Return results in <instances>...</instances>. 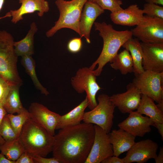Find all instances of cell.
<instances>
[{"label":"cell","mask_w":163,"mask_h":163,"mask_svg":"<svg viewBox=\"0 0 163 163\" xmlns=\"http://www.w3.org/2000/svg\"><path fill=\"white\" fill-rule=\"evenodd\" d=\"M158 148L157 143L150 139L135 142L122 158L123 163H144L151 158L155 159Z\"/></svg>","instance_id":"11"},{"label":"cell","mask_w":163,"mask_h":163,"mask_svg":"<svg viewBox=\"0 0 163 163\" xmlns=\"http://www.w3.org/2000/svg\"><path fill=\"white\" fill-rule=\"evenodd\" d=\"M10 86L0 75V105H3Z\"/></svg>","instance_id":"33"},{"label":"cell","mask_w":163,"mask_h":163,"mask_svg":"<svg viewBox=\"0 0 163 163\" xmlns=\"http://www.w3.org/2000/svg\"><path fill=\"white\" fill-rule=\"evenodd\" d=\"M135 76L132 83L142 94L150 97L158 104L163 103V72L145 70Z\"/></svg>","instance_id":"7"},{"label":"cell","mask_w":163,"mask_h":163,"mask_svg":"<svg viewBox=\"0 0 163 163\" xmlns=\"http://www.w3.org/2000/svg\"><path fill=\"white\" fill-rule=\"evenodd\" d=\"M140 43L144 70L163 72V44Z\"/></svg>","instance_id":"15"},{"label":"cell","mask_w":163,"mask_h":163,"mask_svg":"<svg viewBox=\"0 0 163 163\" xmlns=\"http://www.w3.org/2000/svg\"><path fill=\"white\" fill-rule=\"evenodd\" d=\"M88 0H56L55 4L59 13L54 25L46 33L48 37H52L59 30L71 29L79 34V23L82 11Z\"/></svg>","instance_id":"5"},{"label":"cell","mask_w":163,"mask_h":163,"mask_svg":"<svg viewBox=\"0 0 163 163\" xmlns=\"http://www.w3.org/2000/svg\"><path fill=\"white\" fill-rule=\"evenodd\" d=\"M14 42L10 33L0 30V75L9 86H21L22 81L17 68L18 56L15 52Z\"/></svg>","instance_id":"4"},{"label":"cell","mask_w":163,"mask_h":163,"mask_svg":"<svg viewBox=\"0 0 163 163\" xmlns=\"http://www.w3.org/2000/svg\"><path fill=\"white\" fill-rule=\"evenodd\" d=\"M37 30L36 23L33 22L30 24V29L26 36L19 41H14L15 52L18 56H32L34 54V37Z\"/></svg>","instance_id":"21"},{"label":"cell","mask_w":163,"mask_h":163,"mask_svg":"<svg viewBox=\"0 0 163 163\" xmlns=\"http://www.w3.org/2000/svg\"><path fill=\"white\" fill-rule=\"evenodd\" d=\"M98 103L90 111L85 112L84 123L94 124L101 128L109 134L113 124L114 109L116 107L111 101L110 97L102 94L97 97Z\"/></svg>","instance_id":"6"},{"label":"cell","mask_w":163,"mask_h":163,"mask_svg":"<svg viewBox=\"0 0 163 163\" xmlns=\"http://www.w3.org/2000/svg\"><path fill=\"white\" fill-rule=\"evenodd\" d=\"M95 136L93 143L85 163H100L113 155V146L109 134L101 128L94 125Z\"/></svg>","instance_id":"10"},{"label":"cell","mask_w":163,"mask_h":163,"mask_svg":"<svg viewBox=\"0 0 163 163\" xmlns=\"http://www.w3.org/2000/svg\"><path fill=\"white\" fill-rule=\"evenodd\" d=\"M94 24L95 30L99 31L103 41L100 56L89 67L97 76L101 75L105 65L114 58L123 45L133 36L131 30L117 31L111 24L104 22H94Z\"/></svg>","instance_id":"2"},{"label":"cell","mask_w":163,"mask_h":163,"mask_svg":"<svg viewBox=\"0 0 163 163\" xmlns=\"http://www.w3.org/2000/svg\"><path fill=\"white\" fill-rule=\"evenodd\" d=\"M7 114L2 105H0V126L4 117ZM5 141L0 136V145L3 144Z\"/></svg>","instance_id":"37"},{"label":"cell","mask_w":163,"mask_h":163,"mask_svg":"<svg viewBox=\"0 0 163 163\" xmlns=\"http://www.w3.org/2000/svg\"><path fill=\"white\" fill-rule=\"evenodd\" d=\"M0 136L5 141L13 140L18 137L14 131L7 114L3 118L0 125Z\"/></svg>","instance_id":"29"},{"label":"cell","mask_w":163,"mask_h":163,"mask_svg":"<svg viewBox=\"0 0 163 163\" xmlns=\"http://www.w3.org/2000/svg\"><path fill=\"white\" fill-rule=\"evenodd\" d=\"M96 80L97 76L93 70L87 67L80 68L71 79L72 87L79 94L86 92L88 103V107L90 110L97 105L96 96L101 89Z\"/></svg>","instance_id":"8"},{"label":"cell","mask_w":163,"mask_h":163,"mask_svg":"<svg viewBox=\"0 0 163 163\" xmlns=\"http://www.w3.org/2000/svg\"><path fill=\"white\" fill-rule=\"evenodd\" d=\"M104 12L96 4L88 0L83 8L79 23V34L80 37H84L88 43L91 30L96 18Z\"/></svg>","instance_id":"16"},{"label":"cell","mask_w":163,"mask_h":163,"mask_svg":"<svg viewBox=\"0 0 163 163\" xmlns=\"http://www.w3.org/2000/svg\"><path fill=\"white\" fill-rule=\"evenodd\" d=\"M18 139L25 152L32 157H46L52 152L54 136L30 117L23 125Z\"/></svg>","instance_id":"3"},{"label":"cell","mask_w":163,"mask_h":163,"mask_svg":"<svg viewBox=\"0 0 163 163\" xmlns=\"http://www.w3.org/2000/svg\"><path fill=\"white\" fill-rule=\"evenodd\" d=\"M7 115L14 131L18 137L23 125L30 117L28 111L25 108L21 113L17 115L7 113Z\"/></svg>","instance_id":"28"},{"label":"cell","mask_w":163,"mask_h":163,"mask_svg":"<svg viewBox=\"0 0 163 163\" xmlns=\"http://www.w3.org/2000/svg\"><path fill=\"white\" fill-rule=\"evenodd\" d=\"M81 38V37L74 38L69 41L67 48L69 52L72 53H76L81 50L82 46Z\"/></svg>","instance_id":"32"},{"label":"cell","mask_w":163,"mask_h":163,"mask_svg":"<svg viewBox=\"0 0 163 163\" xmlns=\"http://www.w3.org/2000/svg\"><path fill=\"white\" fill-rule=\"evenodd\" d=\"M126 89L125 92L113 94L110 97L112 103L123 114L129 113L137 110L141 97L140 91L132 83L128 85Z\"/></svg>","instance_id":"12"},{"label":"cell","mask_w":163,"mask_h":163,"mask_svg":"<svg viewBox=\"0 0 163 163\" xmlns=\"http://www.w3.org/2000/svg\"><path fill=\"white\" fill-rule=\"evenodd\" d=\"M102 163H124L122 158L114 155L106 158L102 162Z\"/></svg>","instance_id":"36"},{"label":"cell","mask_w":163,"mask_h":163,"mask_svg":"<svg viewBox=\"0 0 163 163\" xmlns=\"http://www.w3.org/2000/svg\"><path fill=\"white\" fill-rule=\"evenodd\" d=\"M109 135L113 155L117 157L128 151L135 142L136 136L120 128L112 130Z\"/></svg>","instance_id":"19"},{"label":"cell","mask_w":163,"mask_h":163,"mask_svg":"<svg viewBox=\"0 0 163 163\" xmlns=\"http://www.w3.org/2000/svg\"><path fill=\"white\" fill-rule=\"evenodd\" d=\"M154 126L158 130L159 133L161 135L162 140H163V123H155Z\"/></svg>","instance_id":"40"},{"label":"cell","mask_w":163,"mask_h":163,"mask_svg":"<svg viewBox=\"0 0 163 163\" xmlns=\"http://www.w3.org/2000/svg\"><path fill=\"white\" fill-rule=\"evenodd\" d=\"M156 163H163V148L160 147L158 154L155 159Z\"/></svg>","instance_id":"38"},{"label":"cell","mask_w":163,"mask_h":163,"mask_svg":"<svg viewBox=\"0 0 163 163\" xmlns=\"http://www.w3.org/2000/svg\"><path fill=\"white\" fill-rule=\"evenodd\" d=\"M0 163H15V161L8 159L4 155L1 153H0Z\"/></svg>","instance_id":"39"},{"label":"cell","mask_w":163,"mask_h":163,"mask_svg":"<svg viewBox=\"0 0 163 163\" xmlns=\"http://www.w3.org/2000/svg\"><path fill=\"white\" fill-rule=\"evenodd\" d=\"M31 118L54 136L60 115L49 110L43 105L33 102L28 110Z\"/></svg>","instance_id":"14"},{"label":"cell","mask_w":163,"mask_h":163,"mask_svg":"<svg viewBox=\"0 0 163 163\" xmlns=\"http://www.w3.org/2000/svg\"><path fill=\"white\" fill-rule=\"evenodd\" d=\"M46 157L36 156L33 157L34 163H61L57 158L53 157L47 158Z\"/></svg>","instance_id":"34"},{"label":"cell","mask_w":163,"mask_h":163,"mask_svg":"<svg viewBox=\"0 0 163 163\" xmlns=\"http://www.w3.org/2000/svg\"><path fill=\"white\" fill-rule=\"evenodd\" d=\"M143 14L142 9L137 5L133 4L125 9L111 12L110 17L115 24L133 26L139 24L143 18Z\"/></svg>","instance_id":"18"},{"label":"cell","mask_w":163,"mask_h":163,"mask_svg":"<svg viewBox=\"0 0 163 163\" xmlns=\"http://www.w3.org/2000/svg\"><path fill=\"white\" fill-rule=\"evenodd\" d=\"M98 5L102 9L109 10L111 12L117 11L123 8L121 0H88Z\"/></svg>","instance_id":"31"},{"label":"cell","mask_w":163,"mask_h":163,"mask_svg":"<svg viewBox=\"0 0 163 163\" xmlns=\"http://www.w3.org/2000/svg\"><path fill=\"white\" fill-rule=\"evenodd\" d=\"M20 86H10L3 106L7 113L19 114L25 109L21 102L19 93Z\"/></svg>","instance_id":"24"},{"label":"cell","mask_w":163,"mask_h":163,"mask_svg":"<svg viewBox=\"0 0 163 163\" xmlns=\"http://www.w3.org/2000/svg\"><path fill=\"white\" fill-rule=\"evenodd\" d=\"M143 14L151 17L163 19V7L153 3H146L142 9Z\"/></svg>","instance_id":"30"},{"label":"cell","mask_w":163,"mask_h":163,"mask_svg":"<svg viewBox=\"0 0 163 163\" xmlns=\"http://www.w3.org/2000/svg\"><path fill=\"white\" fill-rule=\"evenodd\" d=\"M146 3H151L163 6V0H145Z\"/></svg>","instance_id":"41"},{"label":"cell","mask_w":163,"mask_h":163,"mask_svg":"<svg viewBox=\"0 0 163 163\" xmlns=\"http://www.w3.org/2000/svg\"><path fill=\"white\" fill-rule=\"evenodd\" d=\"M59 129L54 136L53 157L61 163H85L94 141L93 124L83 123Z\"/></svg>","instance_id":"1"},{"label":"cell","mask_w":163,"mask_h":163,"mask_svg":"<svg viewBox=\"0 0 163 163\" xmlns=\"http://www.w3.org/2000/svg\"><path fill=\"white\" fill-rule=\"evenodd\" d=\"M154 125L155 123L150 118L143 116L137 111L130 112L129 116L118 125L119 128L136 137H141L150 132L151 126Z\"/></svg>","instance_id":"13"},{"label":"cell","mask_w":163,"mask_h":163,"mask_svg":"<svg viewBox=\"0 0 163 163\" xmlns=\"http://www.w3.org/2000/svg\"><path fill=\"white\" fill-rule=\"evenodd\" d=\"M86 97L78 105L68 113L60 116L56 129L72 126L81 123L83 120L85 109L88 105Z\"/></svg>","instance_id":"20"},{"label":"cell","mask_w":163,"mask_h":163,"mask_svg":"<svg viewBox=\"0 0 163 163\" xmlns=\"http://www.w3.org/2000/svg\"><path fill=\"white\" fill-rule=\"evenodd\" d=\"M19 2L21 4L20 7L9 11L12 17L11 21L14 24L22 20L25 14L37 11L38 16L41 17L49 10V3L46 0H19Z\"/></svg>","instance_id":"17"},{"label":"cell","mask_w":163,"mask_h":163,"mask_svg":"<svg viewBox=\"0 0 163 163\" xmlns=\"http://www.w3.org/2000/svg\"><path fill=\"white\" fill-rule=\"evenodd\" d=\"M5 0H0V11L2 10L3 6ZM11 17L10 12H8L6 13V15L2 17H0V19L5 18L6 17Z\"/></svg>","instance_id":"42"},{"label":"cell","mask_w":163,"mask_h":163,"mask_svg":"<svg viewBox=\"0 0 163 163\" xmlns=\"http://www.w3.org/2000/svg\"><path fill=\"white\" fill-rule=\"evenodd\" d=\"M137 111L149 117L155 123H163V112L158 108L152 99L146 95H141Z\"/></svg>","instance_id":"22"},{"label":"cell","mask_w":163,"mask_h":163,"mask_svg":"<svg viewBox=\"0 0 163 163\" xmlns=\"http://www.w3.org/2000/svg\"><path fill=\"white\" fill-rule=\"evenodd\" d=\"M111 67L119 70L123 75L133 72V64L131 56L128 51L125 49L117 54L110 62Z\"/></svg>","instance_id":"25"},{"label":"cell","mask_w":163,"mask_h":163,"mask_svg":"<svg viewBox=\"0 0 163 163\" xmlns=\"http://www.w3.org/2000/svg\"><path fill=\"white\" fill-rule=\"evenodd\" d=\"M15 163H34V162L33 157L25 152L15 161Z\"/></svg>","instance_id":"35"},{"label":"cell","mask_w":163,"mask_h":163,"mask_svg":"<svg viewBox=\"0 0 163 163\" xmlns=\"http://www.w3.org/2000/svg\"><path fill=\"white\" fill-rule=\"evenodd\" d=\"M133 36L142 42L163 44V19L144 15L138 24L131 30Z\"/></svg>","instance_id":"9"},{"label":"cell","mask_w":163,"mask_h":163,"mask_svg":"<svg viewBox=\"0 0 163 163\" xmlns=\"http://www.w3.org/2000/svg\"><path fill=\"white\" fill-rule=\"evenodd\" d=\"M0 151L8 159L15 161L25 152L18 138L13 140L5 141L0 145Z\"/></svg>","instance_id":"27"},{"label":"cell","mask_w":163,"mask_h":163,"mask_svg":"<svg viewBox=\"0 0 163 163\" xmlns=\"http://www.w3.org/2000/svg\"><path fill=\"white\" fill-rule=\"evenodd\" d=\"M130 52L133 64L135 75L143 72L145 70L142 65V54L140 43L136 38L132 37L122 46Z\"/></svg>","instance_id":"23"},{"label":"cell","mask_w":163,"mask_h":163,"mask_svg":"<svg viewBox=\"0 0 163 163\" xmlns=\"http://www.w3.org/2000/svg\"><path fill=\"white\" fill-rule=\"evenodd\" d=\"M21 62L26 72L30 77L36 88L41 93L46 96L49 94L46 88L40 83L35 71V62L32 56L26 55L21 57Z\"/></svg>","instance_id":"26"}]
</instances>
